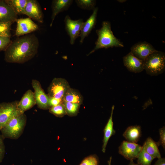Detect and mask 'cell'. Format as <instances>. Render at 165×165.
<instances>
[{
	"label": "cell",
	"mask_w": 165,
	"mask_h": 165,
	"mask_svg": "<svg viewBox=\"0 0 165 165\" xmlns=\"http://www.w3.org/2000/svg\"><path fill=\"white\" fill-rule=\"evenodd\" d=\"M39 45L34 34L24 35L11 41L5 50V60L8 63H24L35 56Z\"/></svg>",
	"instance_id": "obj_1"
},
{
	"label": "cell",
	"mask_w": 165,
	"mask_h": 165,
	"mask_svg": "<svg viewBox=\"0 0 165 165\" xmlns=\"http://www.w3.org/2000/svg\"><path fill=\"white\" fill-rule=\"evenodd\" d=\"M111 28L109 22L105 21L102 22L101 28L96 30L98 38L95 42V46L88 55L101 48L124 47L123 43L113 35Z\"/></svg>",
	"instance_id": "obj_2"
},
{
	"label": "cell",
	"mask_w": 165,
	"mask_h": 165,
	"mask_svg": "<svg viewBox=\"0 0 165 165\" xmlns=\"http://www.w3.org/2000/svg\"><path fill=\"white\" fill-rule=\"evenodd\" d=\"M144 69L151 76H156L163 73L165 69V54L156 50L143 61Z\"/></svg>",
	"instance_id": "obj_3"
},
{
	"label": "cell",
	"mask_w": 165,
	"mask_h": 165,
	"mask_svg": "<svg viewBox=\"0 0 165 165\" xmlns=\"http://www.w3.org/2000/svg\"><path fill=\"white\" fill-rule=\"evenodd\" d=\"M27 117L22 113L12 118L0 130L3 137L17 139L22 133L26 125Z\"/></svg>",
	"instance_id": "obj_4"
},
{
	"label": "cell",
	"mask_w": 165,
	"mask_h": 165,
	"mask_svg": "<svg viewBox=\"0 0 165 165\" xmlns=\"http://www.w3.org/2000/svg\"><path fill=\"white\" fill-rule=\"evenodd\" d=\"M18 102L0 103V131L12 118L24 113L18 108Z\"/></svg>",
	"instance_id": "obj_5"
},
{
	"label": "cell",
	"mask_w": 165,
	"mask_h": 165,
	"mask_svg": "<svg viewBox=\"0 0 165 165\" xmlns=\"http://www.w3.org/2000/svg\"><path fill=\"white\" fill-rule=\"evenodd\" d=\"M70 86L65 79L55 78L47 89L48 95L50 97L63 99L64 96Z\"/></svg>",
	"instance_id": "obj_6"
},
{
	"label": "cell",
	"mask_w": 165,
	"mask_h": 165,
	"mask_svg": "<svg viewBox=\"0 0 165 165\" xmlns=\"http://www.w3.org/2000/svg\"><path fill=\"white\" fill-rule=\"evenodd\" d=\"M31 85L34 89L35 97L38 108L43 110L49 109V97L44 92L40 82L35 79L32 80Z\"/></svg>",
	"instance_id": "obj_7"
},
{
	"label": "cell",
	"mask_w": 165,
	"mask_h": 165,
	"mask_svg": "<svg viewBox=\"0 0 165 165\" xmlns=\"http://www.w3.org/2000/svg\"><path fill=\"white\" fill-rule=\"evenodd\" d=\"M142 146L136 143L123 141L119 147V153L130 160L137 158Z\"/></svg>",
	"instance_id": "obj_8"
},
{
	"label": "cell",
	"mask_w": 165,
	"mask_h": 165,
	"mask_svg": "<svg viewBox=\"0 0 165 165\" xmlns=\"http://www.w3.org/2000/svg\"><path fill=\"white\" fill-rule=\"evenodd\" d=\"M64 22L65 29L70 38V43L73 45L76 39L79 36L83 20L82 19L73 20L68 15H67Z\"/></svg>",
	"instance_id": "obj_9"
},
{
	"label": "cell",
	"mask_w": 165,
	"mask_h": 165,
	"mask_svg": "<svg viewBox=\"0 0 165 165\" xmlns=\"http://www.w3.org/2000/svg\"><path fill=\"white\" fill-rule=\"evenodd\" d=\"M130 50V52L135 57L143 61L150 55L157 50L150 43L145 41L135 44Z\"/></svg>",
	"instance_id": "obj_10"
},
{
	"label": "cell",
	"mask_w": 165,
	"mask_h": 165,
	"mask_svg": "<svg viewBox=\"0 0 165 165\" xmlns=\"http://www.w3.org/2000/svg\"><path fill=\"white\" fill-rule=\"evenodd\" d=\"M24 14L39 23L43 22V13L39 3L36 0H27Z\"/></svg>",
	"instance_id": "obj_11"
},
{
	"label": "cell",
	"mask_w": 165,
	"mask_h": 165,
	"mask_svg": "<svg viewBox=\"0 0 165 165\" xmlns=\"http://www.w3.org/2000/svg\"><path fill=\"white\" fill-rule=\"evenodd\" d=\"M15 35L19 37L26 35L37 30L38 25L29 17L17 19Z\"/></svg>",
	"instance_id": "obj_12"
},
{
	"label": "cell",
	"mask_w": 165,
	"mask_h": 165,
	"mask_svg": "<svg viewBox=\"0 0 165 165\" xmlns=\"http://www.w3.org/2000/svg\"><path fill=\"white\" fill-rule=\"evenodd\" d=\"M124 65L130 72L139 73L144 69L143 61L135 57L130 52L123 58Z\"/></svg>",
	"instance_id": "obj_13"
},
{
	"label": "cell",
	"mask_w": 165,
	"mask_h": 165,
	"mask_svg": "<svg viewBox=\"0 0 165 165\" xmlns=\"http://www.w3.org/2000/svg\"><path fill=\"white\" fill-rule=\"evenodd\" d=\"M91 15L82 25L79 36L80 37V42L81 43L83 42L85 38L88 35L95 25L98 8L95 7Z\"/></svg>",
	"instance_id": "obj_14"
},
{
	"label": "cell",
	"mask_w": 165,
	"mask_h": 165,
	"mask_svg": "<svg viewBox=\"0 0 165 165\" xmlns=\"http://www.w3.org/2000/svg\"><path fill=\"white\" fill-rule=\"evenodd\" d=\"M17 15L6 3L4 0H0V22H16Z\"/></svg>",
	"instance_id": "obj_15"
},
{
	"label": "cell",
	"mask_w": 165,
	"mask_h": 165,
	"mask_svg": "<svg viewBox=\"0 0 165 165\" xmlns=\"http://www.w3.org/2000/svg\"><path fill=\"white\" fill-rule=\"evenodd\" d=\"M36 105L34 92L31 90H27L24 94L20 100L18 101V107L23 112L33 107Z\"/></svg>",
	"instance_id": "obj_16"
},
{
	"label": "cell",
	"mask_w": 165,
	"mask_h": 165,
	"mask_svg": "<svg viewBox=\"0 0 165 165\" xmlns=\"http://www.w3.org/2000/svg\"><path fill=\"white\" fill-rule=\"evenodd\" d=\"M114 109V106L113 105L112 107L110 117L103 130L104 137L102 151L104 153L105 152L106 147L109 139L116 133V131L113 128L114 124L113 121V115Z\"/></svg>",
	"instance_id": "obj_17"
},
{
	"label": "cell",
	"mask_w": 165,
	"mask_h": 165,
	"mask_svg": "<svg viewBox=\"0 0 165 165\" xmlns=\"http://www.w3.org/2000/svg\"><path fill=\"white\" fill-rule=\"evenodd\" d=\"M72 0H54L52 4V14L51 22L50 26L51 27L53 22L57 15L60 13L66 10L72 3Z\"/></svg>",
	"instance_id": "obj_18"
},
{
	"label": "cell",
	"mask_w": 165,
	"mask_h": 165,
	"mask_svg": "<svg viewBox=\"0 0 165 165\" xmlns=\"http://www.w3.org/2000/svg\"><path fill=\"white\" fill-rule=\"evenodd\" d=\"M123 136L127 141L137 143L141 136V127L137 125L129 126L124 132Z\"/></svg>",
	"instance_id": "obj_19"
},
{
	"label": "cell",
	"mask_w": 165,
	"mask_h": 165,
	"mask_svg": "<svg viewBox=\"0 0 165 165\" xmlns=\"http://www.w3.org/2000/svg\"><path fill=\"white\" fill-rule=\"evenodd\" d=\"M142 147L146 152L155 159L161 157L157 142L151 137H148L146 139Z\"/></svg>",
	"instance_id": "obj_20"
},
{
	"label": "cell",
	"mask_w": 165,
	"mask_h": 165,
	"mask_svg": "<svg viewBox=\"0 0 165 165\" xmlns=\"http://www.w3.org/2000/svg\"><path fill=\"white\" fill-rule=\"evenodd\" d=\"M63 100L64 101L81 105L83 102V98L77 90L70 87L65 94Z\"/></svg>",
	"instance_id": "obj_21"
},
{
	"label": "cell",
	"mask_w": 165,
	"mask_h": 165,
	"mask_svg": "<svg viewBox=\"0 0 165 165\" xmlns=\"http://www.w3.org/2000/svg\"><path fill=\"white\" fill-rule=\"evenodd\" d=\"M4 1L17 15L24 14L27 0H5Z\"/></svg>",
	"instance_id": "obj_22"
},
{
	"label": "cell",
	"mask_w": 165,
	"mask_h": 165,
	"mask_svg": "<svg viewBox=\"0 0 165 165\" xmlns=\"http://www.w3.org/2000/svg\"><path fill=\"white\" fill-rule=\"evenodd\" d=\"M137 158L138 163L141 165H151L155 159L146 152L143 147Z\"/></svg>",
	"instance_id": "obj_23"
},
{
	"label": "cell",
	"mask_w": 165,
	"mask_h": 165,
	"mask_svg": "<svg viewBox=\"0 0 165 165\" xmlns=\"http://www.w3.org/2000/svg\"><path fill=\"white\" fill-rule=\"evenodd\" d=\"M66 113L69 116H76L79 112L80 105L70 102L64 101L63 103Z\"/></svg>",
	"instance_id": "obj_24"
},
{
	"label": "cell",
	"mask_w": 165,
	"mask_h": 165,
	"mask_svg": "<svg viewBox=\"0 0 165 165\" xmlns=\"http://www.w3.org/2000/svg\"><path fill=\"white\" fill-rule=\"evenodd\" d=\"M75 2L77 6L82 9L93 10L95 8L96 0H77Z\"/></svg>",
	"instance_id": "obj_25"
},
{
	"label": "cell",
	"mask_w": 165,
	"mask_h": 165,
	"mask_svg": "<svg viewBox=\"0 0 165 165\" xmlns=\"http://www.w3.org/2000/svg\"><path fill=\"white\" fill-rule=\"evenodd\" d=\"M49 109L50 113L57 117H63L66 114L65 109L63 104L51 107Z\"/></svg>",
	"instance_id": "obj_26"
},
{
	"label": "cell",
	"mask_w": 165,
	"mask_h": 165,
	"mask_svg": "<svg viewBox=\"0 0 165 165\" xmlns=\"http://www.w3.org/2000/svg\"><path fill=\"white\" fill-rule=\"evenodd\" d=\"M11 22H0V36L10 37Z\"/></svg>",
	"instance_id": "obj_27"
},
{
	"label": "cell",
	"mask_w": 165,
	"mask_h": 165,
	"mask_svg": "<svg viewBox=\"0 0 165 165\" xmlns=\"http://www.w3.org/2000/svg\"><path fill=\"white\" fill-rule=\"evenodd\" d=\"M99 159L95 155H91L84 158L79 165H98Z\"/></svg>",
	"instance_id": "obj_28"
},
{
	"label": "cell",
	"mask_w": 165,
	"mask_h": 165,
	"mask_svg": "<svg viewBox=\"0 0 165 165\" xmlns=\"http://www.w3.org/2000/svg\"><path fill=\"white\" fill-rule=\"evenodd\" d=\"M10 38L0 36V51L6 50L11 42Z\"/></svg>",
	"instance_id": "obj_29"
},
{
	"label": "cell",
	"mask_w": 165,
	"mask_h": 165,
	"mask_svg": "<svg viewBox=\"0 0 165 165\" xmlns=\"http://www.w3.org/2000/svg\"><path fill=\"white\" fill-rule=\"evenodd\" d=\"M160 139L157 142L158 146L161 145L163 149H165V127L164 126L159 129Z\"/></svg>",
	"instance_id": "obj_30"
},
{
	"label": "cell",
	"mask_w": 165,
	"mask_h": 165,
	"mask_svg": "<svg viewBox=\"0 0 165 165\" xmlns=\"http://www.w3.org/2000/svg\"><path fill=\"white\" fill-rule=\"evenodd\" d=\"M63 99H57L54 97H49V105L50 108L59 104H63Z\"/></svg>",
	"instance_id": "obj_31"
},
{
	"label": "cell",
	"mask_w": 165,
	"mask_h": 165,
	"mask_svg": "<svg viewBox=\"0 0 165 165\" xmlns=\"http://www.w3.org/2000/svg\"><path fill=\"white\" fill-rule=\"evenodd\" d=\"M5 152V147L2 137L0 135V163L4 157Z\"/></svg>",
	"instance_id": "obj_32"
},
{
	"label": "cell",
	"mask_w": 165,
	"mask_h": 165,
	"mask_svg": "<svg viewBox=\"0 0 165 165\" xmlns=\"http://www.w3.org/2000/svg\"><path fill=\"white\" fill-rule=\"evenodd\" d=\"M154 165H165V158L161 157L158 159Z\"/></svg>",
	"instance_id": "obj_33"
},
{
	"label": "cell",
	"mask_w": 165,
	"mask_h": 165,
	"mask_svg": "<svg viewBox=\"0 0 165 165\" xmlns=\"http://www.w3.org/2000/svg\"><path fill=\"white\" fill-rule=\"evenodd\" d=\"M128 165H141L138 163H134L133 160H130V163Z\"/></svg>",
	"instance_id": "obj_34"
},
{
	"label": "cell",
	"mask_w": 165,
	"mask_h": 165,
	"mask_svg": "<svg viewBox=\"0 0 165 165\" xmlns=\"http://www.w3.org/2000/svg\"><path fill=\"white\" fill-rule=\"evenodd\" d=\"M112 160V157L111 156L109 160L108 161V165H111V161Z\"/></svg>",
	"instance_id": "obj_35"
}]
</instances>
